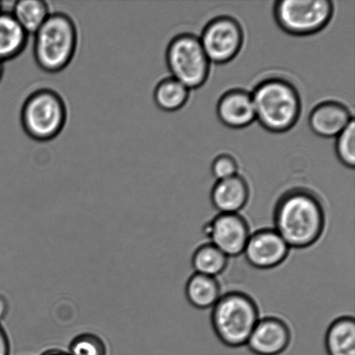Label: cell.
Returning <instances> with one entry per match:
<instances>
[{
    "instance_id": "obj_2",
    "label": "cell",
    "mask_w": 355,
    "mask_h": 355,
    "mask_svg": "<svg viewBox=\"0 0 355 355\" xmlns=\"http://www.w3.org/2000/svg\"><path fill=\"white\" fill-rule=\"evenodd\" d=\"M250 93L256 120L264 130L285 133L297 123L302 111L301 96L288 80L279 76L263 79Z\"/></svg>"
},
{
    "instance_id": "obj_18",
    "label": "cell",
    "mask_w": 355,
    "mask_h": 355,
    "mask_svg": "<svg viewBox=\"0 0 355 355\" xmlns=\"http://www.w3.org/2000/svg\"><path fill=\"white\" fill-rule=\"evenodd\" d=\"M10 13L28 35L36 33L51 14L48 3L42 0H20Z\"/></svg>"
},
{
    "instance_id": "obj_1",
    "label": "cell",
    "mask_w": 355,
    "mask_h": 355,
    "mask_svg": "<svg viewBox=\"0 0 355 355\" xmlns=\"http://www.w3.org/2000/svg\"><path fill=\"white\" fill-rule=\"evenodd\" d=\"M273 222V229L291 249L309 248L318 243L324 232L325 207L314 191L291 188L278 198Z\"/></svg>"
},
{
    "instance_id": "obj_25",
    "label": "cell",
    "mask_w": 355,
    "mask_h": 355,
    "mask_svg": "<svg viewBox=\"0 0 355 355\" xmlns=\"http://www.w3.org/2000/svg\"><path fill=\"white\" fill-rule=\"evenodd\" d=\"M7 311H8V302H7L5 297L0 295V321L5 318Z\"/></svg>"
},
{
    "instance_id": "obj_19",
    "label": "cell",
    "mask_w": 355,
    "mask_h": 355,
    "mask_svg": "<svg viewBox=\"0 0 355 355\" xmlns=\"http://www.w3.org/2000/svg\"><path fill=\"white\" fill-rule=\"evenodd\" d=\"M190 89L176 79H162L155 86L154 100L156 105L166 112H175L186 105L189 98Z\"/></svg>"
},
{
    "instance_id": "obj_4",
    "label": "cell",
    "mask_w": 355,
    "mask_h": 355,
    "mask_svg": "<svg viewBox=\"0 0 355 355\" xmlns=\"http://www.w3.org/2000/svg\"><path fill=\"white\" fill-rule=\"evenodd\" d=\"M259 320L256 302L249 295L240 291L221 295L212 307L211 314L216 336L231 349L246 346Z\"/></svg>"
},
{
    "instance_id": "obj_12",
    "label": "cell",
    "mask_w": 355,
    "mask_h": 355,
    "mask_svg": "<svg viewBox=\"0 0 355 355\" xmlns=\"http://www.w3.org/2000/svg\"><path fill=\"white\" fill-rule=\"evenodd\" d=\"M216 112L225 126L239 130L256 121L252 93L235 89L223 94L218 101Z\"/></svg>"
},
{
    "instance_id": "obj_16",
    "label": "cell",
    "mask_w": 355,
    "mask_h": 355,
    "mask_svg": "<svg viewBox=\"0 0 355 355\" xmlns=\"http://www.w3.org/2000/svg\"><path fill=\"white\" fill-rule=\"evenodd\" d=\"M325 349L328 355H355V322L352 316H342L329 325Z\"/></svg>"
},
{
    "instance_id": "obj_27",
    "label": "cell",
    "mask_w": 355,
    "mask_h": 355,
    "mask_svg": "<svg viewBox=\"0 0 355 355\" xmlns=\"http://www.w3.org/2000/svg\"><path fill=\"white\" fill-rule=\"evenodd\" d=\"M3 74V62H0V81H1Z\"/></svg>"
},
{
    "instance_id": "obj_24",
    "label": "cell",
    "mask_w": 355,
    "mask_h": 355,
    "mask_svg": "<svg viewBox=\"0 0 355 355\" xmlns=\"http://www.w3.org/2000/svg\"><path fill=\"white\" fill-rule=\"evenodd\" d=\"M10 343L5 329L0 325V355H9Z\"/></svg>"
},
{
    "instance_id": "obj_20",
    "label": "cell",
    "mask_w": 355,
    "mask_h": 355,
    "mask_svg": "<svg viewBox=\"0 0 355 355\" xmlns=\"http://www.w3.org/2000/svg\"><path fill=\"white\" fill-rule=\"evenodd\" d=\"M229 257L211 243H205L195 250L191 264L195 273L217 277L228 266Z\"/></svg>"
},
{
    "instance_id": "obj_7",
    "label": "cell",
    "mask_w": 355,
    "mask_h": 355,
    "mask_svg": "<svg viewBox=\"0 0 355 355\" xmlns=\"http://www.w3.org/2000/svg\"><path fill=\"white\" fill-rule=\"evenodd\" d=\"M334 10L331 0H278L273 12L282 30L304 37L324 29L332 19Z\"/></svg>"
},
{
    "instance_id": "obj_26",
    "label": "cell",
    "mask_w": 355,
    "mask_h": 355,
    "mask_svg": "<svg viewBox=\"0 0 355 355\" xmlns=\"http://www.w3.org/2000/svg\"><path fill=\"white\" fill-rule=\"evenodd\" d=\"M44 355H69V354L64 353V352H60V351H51V352L44 354Z\"/></svg>"
},
{
    "instance_id": "obj_15",
    "label": "cell",
    "mask_w": 355,
    "mask_h": 355,
    "mask_svg": "<svg viewBox=\"0 0 355 355\" xmlns=\"http://www.w3.org/2000/svg\"><path fill=\"white\" fill-rule=\"evenodd\" d=\"M28 35L10 12H0V62L12 60L26 49Z\"/></svg>"
},
{
    "instance_id": "obj_21",
    "label": "cell",
    "mask_w": 355,
    "mask_h": 355,
    "mask_svg": "<svg viewBox=\"0 0 355 355\" xmlns=\"http://www.w3.org/2000/svg\"><path fill=\"white\" fill-rule=\"evenodd\" d=\"M336 138L335 149L337 157L347 168L353 169L355 165L354 119Z\"/></svg>"
},
{
    "instance_id": "obj_6",
    "label": "cell",
    "mask_w": 355,
    "mask_h": 355,
    "mask_svg": "<svg viewBox=\"0 0 355 355\" xmlns=\"http://www.w3.org/2000/svg\"><path fill=\"white\" fill-rule=\"evenodd\" d=\"M166 62L172 78L189 89L200 88L210 75L211 62L193 34H179L169 42Z\"/></svg>"
},
{
    "instance_id": "obj_13",
    "label": "cell",
    "mask_w": 355,
    "mask_h": 355,
    "mask_svg": "<svg viewBox=\"0 0 355 355\" xmlns=\"http://www.w3.org/2000/svg\"><path fill=\"white\" fill-rule=\"evenodd\" d=\"M354 120L349 107L336 101L318 104L309 114V126L318 137H336Z\"/></svg>"
},
{
    "instance_id": "obj_28",
    "label": "cell",
    "mask_w": 355,
    "mask_h": 355,
    "mask_svg": "<svg viewBox=\"0 0 355 355\" xmlns=\"http://www.w3.org/2000/svg\"><path fill=\"white\" fill-rule=\"evenodd\" d=\"M2 10V3L0 2V12H1Z\"/></svg>"
},
{
    "instance_id": "obj_3",
    "label": "cell",
    "mask_w": 355,
    "mask_h": 355,
    "mask_svg": "<svg viewBox=\"0 0 355 355\" xmlns=\"http://www.w3.org/2000/svg\"><path fill=\"white\" fill-rule=\"evenodd\" d=\"M33 36V55L38 67L48 73L68 67L78 45V28L71 16L51 12Z\"/></svg>"
},
{
    "instance_id": "obj_10",
    "label": "cell",
    "mask_w": 355,
    "mask_h": 355,
    "mask_svg": "<svg viewBox=\"0 0 355 355\" xmlns=\"http://www.w3.org/2000/svg\"><path fill=\"white\" fill-rule=\"evenodd\" d=\"M290 250V246L274 229L266 228L250 234L243 254L250 266L270 270L281 266Z\"/></svg>"
},
{
    "instance_id": "obj_14",
    "label": "cell",
    "mask_w": 355,
    "mask_h": 355,
    "mask_svg": "<svg viewBox=\"0 0 355 355\" xmlns=\"http://www.w3.org/2000/svg\"><path fill=\"white\" fill-rule=\"evenodd\" d=\"M249 198V184L239 175L218 180L211 191V204L219 214H239Z\"/></svg>"
},
{
    "instance_id": "obj_17",
    "label": "cell",
    "mask_w": 355,
    "mask_h": 355,
    "mask_svg": "<svg viewBox=\"0 0 355 355\" xmlns=\"http://www.w3.org/2000/svg\"><path fill=\"white\" fill-rule=\"evenodd\" d=\"M186 297L194 308H212L221 297L220 284L216 277L194 273L187 281Z\"/></svg>"
},
{
    "instance_id": "obj_23",
    "label": "cell",
    "mask_w": 355,
    "mask_h": 355,
    "mask_svg": "<svg viewBox=\"0 0 355 355\" xmlns=\"http://www.w3.org/2000/svg\"><path fill=\"white\" fill-rule=\"evenodd\" d=\"M238 162L230 155L217 156L211 164V173L217 181L235 176L238 175Z\"/></svg>"
},
{
    "instance_id": "obj_11",
    "label": "cell",
    "mask_w": 355,
    "mask_h": 355,
    "mask_svg": "<svg viewBox=\"0 0 355 355\" xmlns=\"http://www.w3.org/2000/svg\"><path fill=\"white\" fill-rule=\"evenodd\" d=\"M291 343L290 327L283 320L269 316L257 323L246 346L254 355H282Z\"/></svg>"
},
{
    "instance_id": "obj_22",
    "label": "cell",
    "mask_w": 355,
    "mask_h": 355,
    "mask_svg": "<svg viewBox=\"0 0 355 355\" xmlns=\"http://www.w3.org/2000/svg\"><path fill=\"white\" fill-rule=\"evenodd\" d=\"M103 340L93 335H82L73 340L69 355H106Z\"/></svg>"
},
{
    "instance_id": "obj_5",
    "label": "cell",
    "mask_w": 355,
    "mask_h": 355,
    "mask_svg": "<svg viewBox=\"0 0 355 355\" xmlns=\"http://www.w3.org/2000/svg\"><path fill=\"white\" fill-rule=\"evenodd\" d=\"M68 110L60 94L51 89L31 93L21 110V123L24 132L38 141L53 140L64 130Z\"/></svg>"
},
{
    "instance_id": "obj_9",
    "label": "cell",
    "mask_w": 355,
    "mask_h": 355,
    "mask_svg": "<svg viewBox=\"0 0 355 355\" xmlns=\"http://www.w3.org/2000/svg\"><path fill=\"white\" fill-rule=\"evenodd\" d=\"M203 233L228 257L242 255L252 234L248 222L239 214H219L204 226Z\"/></svg>"
},
{
    "instance_id": "obj_8",
    "label": "cell",
    "mask_w": 355,
    "mask_h": 355,
    "mask_svg": "<svg viewBox=\"0 0 355 355\" xmlns=\"http://www.w3.org/2000/svg\"><path fill=\"white\" fill-rule=\"evenodd\" d=\"M241 24L234 17L221 15L205 24L200 37L209 61L225 64L234 59L243 44Z\"/></svg>"
}]
</instances>
